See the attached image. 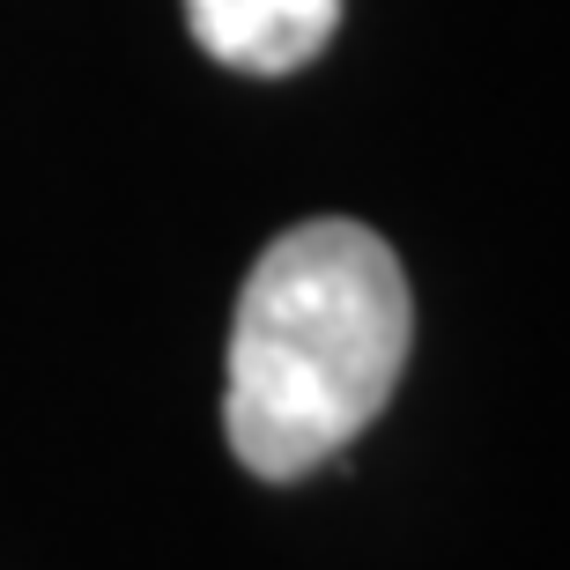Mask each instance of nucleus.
Wrapping results in <instances>:
<instances>
[{
	"label": "nucleus",
	"mask_w": 570,
	"mask_h": 570,
	"mask_svg": "<svg viewBox=\"0 0 570 570\" xmlns=\"http://www.w3.org/2000/svg\"><path fill=\"white\" fill-rule=\"evenodd\" d=\"M193 45L237 75H296L341 30V0H186Z\"/></svg>",
	"instance_id": "nucleus-2"
},
{
	"label": "nucleus",
	"mask_w": 570,
	"mask_h": 570,
	"mask_svg": "<svg viewBox=\"0 0 570 570\" xmlns=\"http://www.w3.org/2000/svg\"><path fill=\"white\" fill-rule=\"evenodd\" d=\"M415 348L401 253L348 215L282 230L253 259L230 326L223 438L259 482H296L356 444Z\"/></svg>",
	"instance_id": "nucleus-1"
}]
</instances>
